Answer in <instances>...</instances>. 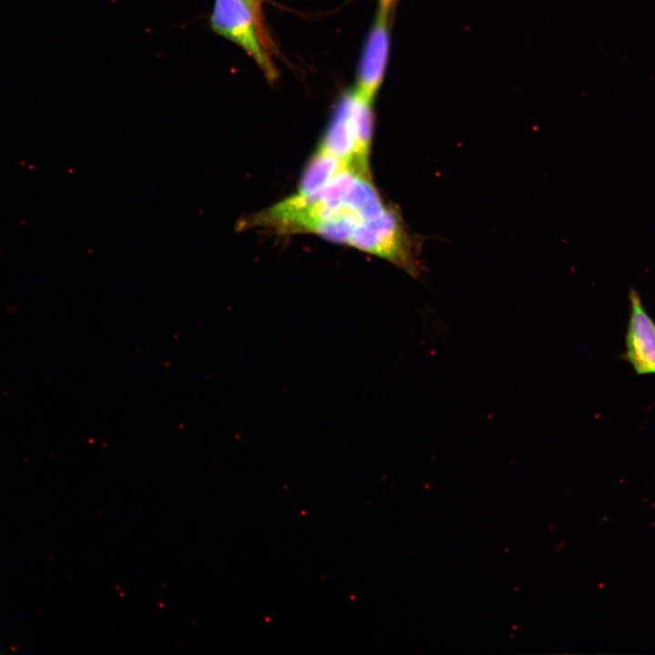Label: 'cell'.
Returning <instances> with one entry per match:
<instances>
[{
	"label": "cell",
	"instance_id": "cell-1",
	"mask_svg": "<svg viewBox=\"0 0 655 655\" xmlns=\"http://www.w3.org/2000/svg\"><path fill=\"white\" fill-rule=\"evenodd\" d=\"M388 208L371 183L370 176L345 168L316 193L295 194L247 216L246 224L248 228H270L279 233H312L315 227L326 223L362 226Z\"/></svg>",
	"mask_w": 655,
	"mask_h": 655
},
{
	"label": "cell",
	"instance_id": "cell-7",
	"mask_svg": "<svg viewBox=\"0 0 655 655\" xmlns=\"http://www.w3.org/2000/svg\"><path fill=\"white\" fill-rule=\"evenodd\" d=\"M244 1L250 6L252 11L254 12L260 26L266 30V28L264 26V23H263V19H262V12H261L263 0H244Z\"/></svg>",
	"mask_w": 655,
	"mask_h": 655
},
{
	"label": "cell",
	"instance_id": "cell-8",
	"mask_svg": "<svg viewBox=\"0 0 655 655\" xmlns=\"http://www.w3.org/2000/svg\"><path fill=\"white\" fill-rule=\"evenodd\" d=\"M395 0H379V9L389 11Z\"/></svg>",
	"mask_w": 655,
	"mask_h": 655
},
{
	"label": "cell",
	"instance_id": "cell-2",
	"mask_svg": "<svg viewBox=\"0 0 655 655\" xmlns=\"http://www.w3.org/2000/svg\"><path fill=\"white\" fill-rule=\"evenodd\" d=\"M371 102L351 91L342 96L318 147L348 167L370 176Z\"/></svg>",
	"mask_w": 655,
	"mask_h": 655
},
{
	"label": "cell",
	"instance_id": "cell-5",
	"mask_svg": "<svg viewBox=\"0 0 655 655\" xmlns=\"http://www.w3.org/2000/svg\"><path fill=\"white\" fill-rule=\"evenodd\" d=\"M388 12L379 9L359 64L356 91L372 103L383 80L388 53Z\"/></svg>",
	"mask_w": 655,
	"mask_h": 655
},
{
	"label": "cell",
	"instance_id": "cell-6",
	"mask_svg": "<svg viewBox=\"0 0 655 655\" xmlns=\"http://www.w3.org/2000/svg\"><path fill=\"white\" fill-rule=\"evenodd\" d=\"M345 168L350 167L318 148L301 176L296 195L307 196L316 193Z\"/></svg>",
	"mask_w": 655,
	"mask_h": 655
},
{
	"label": "cell",
	"instance_id": "cell-9",
	"mask_svg": "<svg viewBox=\"0 0 655 655\" xmlns=\"http://www.w3.org/2000/svg\"><path fill=\"white\" fill-rule=\"evenodd\" d=\"M654 524H655V522H654Z\"/></svg>",
	"mask_w": 655,
	"mask_h": 655
},
{
	"label": "cell",
	"instance_id": "cell-3",
	"mask_svg": "<svg viewBox=\"0 0 655 655\" xmlns=\"http://www.w3.org/2000/svg\"><path fill=\"white\" fill-rule=\"evenodd\" d=\"M210 24L217 35L246 51L269 81L276 80L277 73L268 55L269 36L244 0H215Z\"/></svg>",
	"mask_w": 655,
	"mask_h": 655
},
{
	"label": "cell",
	"instance_id": "cell-4",
	"mask_svg": "<svg viewBox=\"0 0 655 655\" xmlns=\"http://www.w3.org/2000/svg\"><path fill=\"white\" fill-rule=\"evenodd\" d=\"M624 360L637 375H655V321L636 289L629 292Z\"/></svg>",
	"mask_w": 655,
	"mask_h": 655
}]
</instances>
